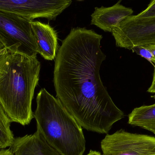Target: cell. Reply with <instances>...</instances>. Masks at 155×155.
Here are the masks:
<instances>
[{"mask_svg":"<svg viewBox=\"0 0 155 155\" xmlns=\"http://www.w3.org/2000/svg\"><path fill=\"white\" fill-rule=\"evenodd\" d=\"M32 21L15 14L0 10V42L9 52L36 57L37 45Z\"/></svg>","mask_w":155,"mask_h":155,"instance_id":"cell-4","label":"cell"},{"mask_svg":"<svg viewBox=\"0 0 155 155\" xmlns=\"http://www.w3.org/2000/svg\"><path fill=\"white\" fill-rule=\"evenodd\" d=\"M10 148L13 155H61L47 143L37 130L33 134L15 138Z\"/></svg>","mask_w":155,"mask_h":155,"instance_id":"cell-9","label":"cell"},{"mask_svg":"<svg viewBox=\"0 0 155 155\" xmlns=\"http://www.w3.org/2000/svg\"><path fill=\"white\" fill-rule=\"evenodd\" d=\"M103 155H154L155 137L120 130L101 142Z\"/></svg>","mask_w":155,"mask_h":155,"instance_id":"cell-6","label":"cell"},{"mask_svg":"<svg viewBox=\"0 0 155 155\" xmlns=\"http://www.w3.org/2000/svg\"><path fill=\"white\" fill-rule=\"evenodd\" d=\"M102 35L86 28H72L62 42L54 62L56 98L86 130L107 134L124 117L101 81L100 69L106 56Z\"/></svg>","mask_w":155,"mask_h":155,"instance_id":"cell-1","label":"cell"},{"mask_svg":"<svg viewBox=\"0 0 155 155\" xmlns=\"http://www.w3.org/2000/svg\"><path fill=\"white\" fill-rule=\"evenodd\" d=\"M146 48L148 49L153 54L154 58V61L153 62V63L154 64L155 66V44H149L146 45H143Z\"/></svg>","mask_w":155,"mask_h":155,"instance_id":"cell-15","label":"cell"},{"mask_svg":"<svg viewBox=\"0 0 155 155\" xmlns=\"http://www.w3.org/2000/svg\"><path fill=\"white\" fill-rule=\"evenodd\" d=\"M116 45L131 50L137 45L155 44V17L139 18L131 15L124 19L112 32Z\"/></svg>","mask_w":155,"mask_h":155,"instance_id":"cell-5","label":"cell"},{"mask_svg":"<svg viewBox=\"0 0 155 155\" xmlns=\"http://www.w3.org/2000/svg\"><path fill=\"white\" fill-rule=\"evenodd\" d=\"M7 50L5 49L4 46L0 42V58L2 57L3 55L6 52Z\"/></svg>","mask_w":155,"mask_h":155,"instance_id":"cell-18","label":"cell"},{"mask_svg":"<svg viewBox=\"0 0 155 155\" xmlns=\"http://www.w3.org/2000/svg\"><path fill=\"white\" fill-rule=\"evenodd\" d=\"M131 50L134 52L136 53L137 55L145 58L151 63H153L154 61V58L152 53L143 45L134 46Z\"/></svg>","mask_w":155,"mask_h":155,"instance_id":"cell-13","label":"cell"},{"mask_svg":"<svg viewBox=\"0 0 155 155\" xmlns=\"http://www.w3.org/2000/svg\"><path fill=\"white\" fill-rule=\"evenodd\" d=\"M72 2L71 0H0V10L31 21L41 17L54 21Z\"/></svg>","mask_w":155,"mask_h":155,"instance_id":"cell-7","label":"cell"},{"mask_svg":"<svg viewBox=\"0 0 155 155\" xmlns=\"http://www.w3.org/2000/svg\"><path fill=\"white\" fill-rule=\"evenodd\" d=\"M1 148H0V151H1Z\"/></svg>","mask_w":155,"mask_h":155,"instance_id":"cell-21","label":"cell"},{"mask_svg":"<svg viewBox=\"0 0 155 155\" xmlns=\"http://www.w3.org/2000/svg\"><path fill=\"white\" fill-rule=\"evenodd\" d=\"M0 155H13L10 148L1 149L0 151Z\"/></svg>","mask_w":155,"mask_h":155,"instance_id":"cell-17","label":"cell"},{"mask_svg":"<svg viewBox=\"0 0 155 155\" xmlns=\"http://www.w3.org/2000/svg\"><path fill=\"white\" fill-rule=\"evenodd\" d=\"M31 24L38 53L45 60H54L58 51L57 33L49 25L39 21H32Z\"/></svg>","mask_w":155,"mask_h":155,"instance_id":"cell-10","label":"cell"},{"mask_svg":"<svg viewBox=\"0 0 155 155\" xmlns=\"http://www.w3.org/2000/svg\"><path fill=\"white\" fill-rule=\"evenodd\" d=\"M139 18H149L155 17V0L151 1L145 10L136 15Z\"/></svg>","mask_w":155,"mask_h":155,"instance_id":"cell-14","label":"cell"},{"mask_svg":"<svg viewBox=\"0 0 155 155\" xmlns=\"http://www.w3.org/2000/svg\"><path fill=\"white\" fill-rule=\"evenodd\" d=\"M33 113L37 130L61 155H83L86 141L82 127L61 102L42 88L36 96Z\"/></svg>","mask_w":155,"mask_h":155,"instance_id":"cell-3","label":"cell"},{"mask_svg":"<svg viewBox=\"0 0 155 155\" xmlns=\"http://www.w3.org/2000/svg\"><path fill=\"white\" fill-rule=\"evenodd\" d=\"M128 123L148 130L155 135V103L134 108L128 116Z\"/></svg>","mask_w":155,"mask_h":155,"instance_id":"cell-11","label":"cell"},{"mask_svg":"<svg viewBox=\"0 0 155 155\" xmlns=\"http://www.w3.org/2000/svg\"><path fill=\"white\" fill-rule=\"evenodd\" d=\"M41 64L36 57L6 51L0 58V103L12 122L28 125Z\"/></svg>","mask_w":155,"mask_h":155,"instance_id":"cell-2","label":"cell"},{"mask_svg":"<svg viewBox=\"0 0 155 155\" xmlns=\"http://www.w3.org/2000/svg\"><path fill=\"white\" fill-rule=\"evenodd\" d=\"M152 97H153V98H155V95L154 96H152Z\"/></svg>","mask_w":155,"mask_h":155,"instance_id":"cell-20","label":"cell"},{"mask_svg":"<svg viewBox=\"0 0 155 155\" xmlns=\"http://www.w3.org/2000/svg\"><path fill=\"white\" fill-rule=\"evenodd\" d=\"M12 123L3 107L0 103V148L6 149L11 147L14 141V136L11 129Z\"/></svg>","mask_w":155,"mask_h":155,"instance_id":"cell-12","label":"cell"},{"mask_svg":"<svg viewBox=\"0 0 155 155\" xmlns=\"http://www.w3.org/2000/svg\"><path fill=\"white\" fill-rule=\"evenodd\" d=\"M154 155H155V154H154Z\"/></svg>","mask_w":155,"mask_h":155,"instance_id":"cell-22","label":"cell"},{"mask_svg":"<svg viewBox=\"0 0 155 155\" xmlns=\"http://www.w3.org/2000/svg\"><path fill=\"white\" fill-rule=\"evenodd\" d=\"M87 155H103L101 154L100 152H97V151H92L90 150L89 153Z\"/></svg>","mask_w":155,"mask_h":155,"instance_id":"cell-19","label":"cell"},{"mask_svg":"<svg viewBox=\"0 0 155 155\" xmlns=\"http://www.w3.org/2000/svg\"><path fill=\"white\" fill-rule=\"evenodd\" d=\"M121 1L110 7H96L91 15V25H94L105 32H112L113 29L122 21L132 15L134 11L120 4Z\"/></svg>","mask_w":155,"mask_h":155,"instance_id":"cell-8","label":"cell"},{"mask_svg":"<svg viewBox=\"0 0 155 155\" xmlns=\"http://www.w3.org/2000/svg\"><path fill=\"white\" fill-rule=\"evenodd\" d=\"M147 92L150 93H155V66L154 70L153 76V82L151 86L149 87Z\"/></svg>","mask_w":155,"mask_h":155,"instance_id":"cell-16","label":"cell"}]
</instances>
